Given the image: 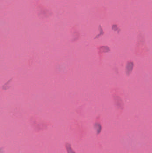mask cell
Listing matches in <instances>:
<instances>
[{
  "label": "cell",
  "mask_w": 152,
  "mask_h": 153,
  "mask_svg": "<svg viewBox=\"0 0 152 153\" xmlns=\"http://www.w3.org/2000/svg\"><path fill=\"white\" fill-rule=\"evenodd\" d=\"M134 64L133 62H128L127 63L126 67V72L127 74L129 75L132 72L134 68Z\"/></svg>",
  "instance_id": "6da1fadb"
},
{
  "label": "cell",
  "mask_w": 152,
  "mask_h": 153,
  "mask_svg": "<svg viewBox=\"0 0 152 153\" xmlns=\"http://www.w3.org/2000/svg\"><path fill=\"white\" fill-rule=\"evenodd\" d=\"M115 99V102H116V105L117 106V107L120 108H123V102L122 100H121L120 98L119 97H116V98H114Z\"/></svg>",
  "instance_id": "7a4b0ae2"
},
{
  "label": "cell",
  "mask_w": 152,
  "mask_h": 153,
  "mask_svg": "<svg viewBox=\"0 0 152 153\" xmlns=\"http://www.w3.org/2000/svg\"><path fill=\"white\" fill-rule=\"evenodd\" d=\"M99 52H101L102 53H105V52H108L109 50H110L109 48L107 47H101L99 48Z\"/></svg>",
  "instance_id": "3957f363"
}]
</instances>
